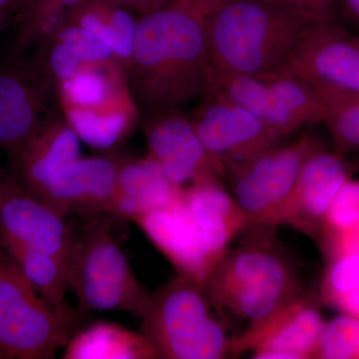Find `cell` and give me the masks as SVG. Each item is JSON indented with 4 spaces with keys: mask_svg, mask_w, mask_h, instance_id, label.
I'll return each instance as SVG.
<instances>
[{
    "mask_svg": "<svg viewBox=\"0 0 359 359\" xmlns=\"http://www.w3.org/2000/svg\"><path fill=\"white\" fill-rule=\"evenodd\" d=\"M125 72L141 116L200 100L214 86L204 14L172 0L141 15Z\"/></svg>",
    "mask_w": 359,
    "mask_h": 359,
    "instance_id": "6da1fadb",
    "label": "cell"
},
{
    "mask_svg": "<svg viewBox=\"0 0 359 359\" xmlns=\"http://www.w3.org/2000/svg\"><path fill=\"white\" fill-rule=\"evenodd\" d=\"M276 229L250 224L204 287L216 308L249 320V328L262 327L304 295L294 262Z\"/></svg>",
    "mask_w": 359,
    "mask_h": 359,
    "instance_id": "7a4b0ae2",
    "label": "cell"
},
{
    "mask_svg": "<svg viewBox=\"0 0 359 359\" xmlns=\"http://www.w3.org/2000/svg\"><path fill=\"white\" fill-rule=\"evenodd\" d=\"M314 22L266 0H226L205 18L212 70L256 75L282 67Z\"/></svg>",
    "mask_w": 359,
    "mask_h": 359,
    "instance_id": "3957f363",
    "label": "cell"
},
{
    "mask_svg": "<svg viewBox=\"0 0 359 359\" xmlns=\"http://www.w3.org/2000/svg\"><path fill=\"white\" fill-rule=\"evenodd\" d=\"M214 306L204 287L178 276L150 294L141 332L158 358H226L233 339L212 313Z\"/></svg>",
    "mask_w": 359,
    "mask_h": 359,
    "instance_id": "277c9868",
    "label": "cell"
},
{
    "mask_svg": "<svg viewBox=\"0 0 359 359\" xmlns=\"http://www.w3.org/2000/svg\"><path fill=\"white\" fill-rule=\"evenodd\" d=\"M86 314L45 302L0 248V358H54L84 327Z\"/></svg>",
    "mask_w": 359,
    "mask_h": 359,
    "instance_id": "5b68a950",
    "label": "cell"
},
{
    "mask_svg": "<svg viewBox=\"0 0 359 359\" xmlns=\"http://www.w3.org/2000/svg\"><path fill=\"white\" fill-rule=\"evenodd\" d=\"M101 217L86 219L68 259L69 287L78 309L118 311L141 318L150 294L133 269L119 241Z\"/></svg>",
    "mask_w": 359,
    "mask_h": 359,
    "instance_id": "8992f818",
    "label": "cell"
},
{
    "mask_svg": "<svg viewBox=\"0 0 359 359\" xmlns=\"http://www.w3.org/2000/svg\"><path fill=\"white\" fill-rule=\"evenodd\" d=\"M212 77L215 88L285 137L325 122L335 108L325 94L287 65L256 75L212 70Z\"/></svg>",
    "mask_w": 359,
    "mask_h": 359,
    "instance_id": "52a82bcc",
    "label": "cell"
},
{
    "mask_svg": "<svg viewBox=\"0 0 359 359\" xmlns=\"http://www.w3.org/2000/svg\"><path fill=\"white\" fill-rule=\"evenodd\" d=\"M323 147L313 135L304 133L294 141L283 142L254 159L224 170L229 191L250 224L278 228V217L306 160Z\"/></svg>",
    "mask_w": 359,
    "mask_h": 359,
    "instance_id": "ba28073f",
    "label": "cell"
},
{
    "mask_svg": "<svg viewBox=\"0 0 359 359\" xmlns=\"http://www.w3.org/2000/svg\"><path fill=\"white\" fill-rule=\"evenodd\" d=\"M189 114L224 177L226 168L254 159L287 138L214 86Z\"/></svg>",
    "mask_w": 359,
    "mask_h": 359,
    "instance_id": "9c48e42d",
    "label": "cell"
},
{
    "mask_svg": "<svg viewBox=\"0 0 359 359\" xmlns=\"http://www.w3.org/2000/svg\"><path fill=\"white\" fill-rule=\"evenodd\" d=\"M285 65L325 94L335 108L359 99V35L337 20L314 22Z\"/></svg>",
    "mask_w": 359,
    "mask_h": 359,
    "instance_id": "30bf717a",
    "label": "cell"
},
{
    "mask_svg": "<svg viewBox=\"0 0 359 359\" xmlns=\"http://www.w3.org/2000/svg\"><path fill=\"white\" fill-rule=\"evenodd\" d=\"M148 157L182 189L212 179L224 172L212 159L184 109L156 111L141 116Z\"/></svg>",
    "mask_w": 359,
    "mask_h": 359,
    "instance_id": "8fae6325",
    "label": "cell"
},
{
    "mask_svg": "<svg viewBox=\"0 0 359 359\" xmlns=\"http://www.w3.org/2000/svg\"><path fill=\"white\" fill-rule=\"evenodd\" d=\"M75 233L66 217L26 191L14 177L0 179V240L68 262Z\"/></svg>",
    "mask_w": 359,
    "mask_h": 359,
    "instance_id": "7c38bea8",
    "label": "cell"
},
{
    "mask_svg": "<svg viewBox=\"0 0 359 359\" xmlns=\"http://www.w3.org/2000/svg\"><path fill=\"white\" fill-rule=\"evenodd\" d=\"M56 94L29 59L8 58L0 65V148L8 158L52 109Z\"/></svg>",
    "mask_w": 359,
    "mask_h": 359,
    "instance_id": "4fadbf2b",
    "label": "cell"
},
{
    "mask_svg": "<svg viewBox=\"0 0 359 359\" xmlns=\"http://www.w3.org/2000/svg\"><path fill=\"white\" fill-rule=\"evenodd\" d=\"M356 169L337 151L318 149L309 156L294 190L278 219V226H287L320 242L323 222L341 187Z\"/></svg>",
    "mask_w": 359,
    "mask_h": 359,
    "instance_id": "5bb4252c",
    "label": "cell"
},
{
    "mask_svg": "<svg viewBox=\"0 0 359 359\" xmlns=\"http://www.w3.org/2000/svg\"><path fill=\"white\" fill-rule=\"evenodd\" d=\"M120 160L119 155L80 156L54 175L37 197L65 217L108 215Z\"/></svg>",
    "mask_w": 359,
    "mask_h": 359,
    "instance_id": "9a60e30c",
    "label": "cell"
},
{
    "mask_svg": "<svg viewBox=\"0 0 359 359\" xmlns=\"http://www.w3.org/2000/svg\"><path fill=\"white\" fill-rule=\"evenodd\" d=\"M325 320L313 299L302 297L262 327L231 341V354L252 351L257 359L313 358Z\"/></svg>",
    "mask_w": 359,
    "mask_h": 359,
    "instance_id": "2e32d148",
    "label": "cell"
},
{
    "mask_svg": "<svg viewBox=\"0 0 359 359\" xmlns=\"http://www.w3.org/2000/svg\"><path fill=\"white\" fill-rule=\"evenodd\" d=\"M134 223L171 262L179 276L205 287L219 262L191 218L183 197L170 207L139 217Z\"/></svg>",
    "mask_w": 359,
    "mask_h": 359,
    "instance_id": "e0dca14e",
    "label": "cell"
},
{
    "mask_svg": "<svg viewBox=\"0 0 359 359\" xmlns=\"http://www.w3.org/2000/svg\"><path fill=\"white\" fill-rule=\"evenodd\" d=\"M80 156L81 140L61 110L52 108L9 160L16 181L37 197L54 175Z\"/></svg>",
    "mask_w": 359,
    "mask_h": 359,
    "instance_id": "ac0fdd59",
    "label": "cell"
},
{
    "mask_svg": "<svg viewBox=\"0 0 359 359\" xmlns=\"http://www.w3.org/2000/svg\"><path fill=\"white\" fill-rule=\"evenodd\" d=\"M185 189L175 185L151 158L121 156L109 216L134 222L182 199Z\"/></svg>",
    "mask_w": 359,
    "mask_h": 359,
    "instance_id": "d6986e66",
    "label": "cell"
},
{
    "mask_svg": "<svg viewBox=\"0 0 359 359\" xmlns=\"http://www.w3.org/2000/svg\"><path fill=\"white\" fill-rule=\"evenodd\" d=\"M183 202L212 256L221 263L236 238L250 224L223 179L201 182L184 190Z\"/></svg>",
    "mask_w": 359,
    "mask_h": 359,
    "instance_id": "ffe728a7",
    "label": "cell"
},
{
    "mask_svg": "<svg viewBox=\"0 0 359 359\" xmlns=\"http://www.w3.org/2000/svg\"><path fill=\"white\" fill-rule=\"evenodd\" d=\"M80 140L95 150L110 152L141 122V113L131 92L95 108H60Z\"/></svg>",
    "mask_w": 359,
    "mask_h": 359,
    "instance_id": "44dd1931",
    "label": "cell"
},
{
    "mask_svg": "<svg viewBox=\"0 0 359 359\" xmlns=\"http://www.w3.org/2000/svg\"><path fill=\"white\" fill-rule=\"evenodd\" d=\"M63 358L156 359L158 355L142 332L111 321H96L73 335Z\"/></svg>",
    "mask_w": 359,
    "mask_h": 359,
    "instance_id": "7402d4cb",
    "label": "cell"
},
{
    "mask_svg": "<svg viewBox=\"0 0 359 359\" xmlns=\"http://www.w3.org/2000/svg\"><path fill=\"white\" fill-rule=\"evenodd\" d=\"M130 91L126 72L115 59L84 62L75 74L58 85L59 108L89 109Z\"/></svg>",
    "mask_w": 359,
    "mask_h": 359,
    "instance_id": "603a6c76",
    "label": "cell"
},
{
    "mask_svg": "<svg viewBox=\"0 0 359 359\" xmlns=\"http://www.w3.org/2000/svg\"><path fill=\"white\" fill-rule=\"evenodd\" d=\"M67 20L95 35L126 67L133 51L138 18L109 0H81L71 9Z\"/></svg>",
    "mask_w": 359,
    "mask_h": 359,
    "instance_id": "cb8c5ba5",
    "label": "cell"
},
{
    "mask_svg": "<svg viewBox=\"0 0 359 359\" xmlns=\"http://www.w3.org/2000/svg\"><path fill=\"white\" fill-rule=\"evenodd\" d=\"M0 248L13 259L45 302L54 308L68 306V262L14 241L0 240Z\"/></svg>",
    "mask_w": 359,
    "mask_h": 359,
    "instance_id": "d4e9b609",
    "label": "cell"
},
{
    "mask_svg": "<svg viewBox=\"0 0 359 359\" xmlns=\"http://www.w3.org/2000/svg\"><path fill=\"white\" fill-rule=\"evenodd\" d=\"M81 0H26L18 13V28L9 58L25 57L32 47H39L67 20Z\"/></svg>",
    "mask_w": 359,
    "mask_h": 359,
    "instance_id": "484cf974",
    "label": "cell"
},
{
    "mask_svg": "<svg viewBox=\"0 0 359 359\" xmlns=\"http://www.w3.org/2000/svg\"><path fill=\"white\" fill-rule=\"evenodd\" d=\"M320 301L359 318V250L330 259L321 283Z\"/></svg>",
    "mask_w": 359,
    "mask_h": 359,
    "instance_id": "4316f807",
    "label": "cell"
},
{
    "mask_svg": "<svg viewBox=\"0 0 359 359\" xmlns=\"http://www.w3.org/2000/svg\"><path fill=\"white\" fill-rule=\"evenodd\" d=\"M313 358H359V318L342 313L325 321Z\"/></svg>",
    "mask_w": 359,
    "mask_h": 359,
    "instance_id": "83f0119b",
    "label": "cell"
},
{
    "mask_svg": "<svg viewBox=\"0 0 359 359\" xmlns=\"http://www.w3.org/2000/svg\"><path fill=\"white\" fill-rule=\"evenodd\" d=\"M28 59L56 91L58 85L75 74L84 63L69 44L54 34L40 45L34 56Z\"/></svg>",
    "mask_w": 359,
    "mask_h": 359,
    "instance_id": "f1b7e54d",
    "label": "cell"
},
{
    "mask_svg": "<svg viewBox=\"0 0 359 359\" xmlns=\"http://www.w3.org/2000/svg\"><path fill=\"white\" fill-rule=\"evenodd\" d=\"M359 229V180L351 178L335 196L323 222L320 245Z\"/></svg>",
    "mask_w": 359,
    "mask_h": 359,
    "instance_id": "f546056e",
    "label": "cell"
},
{
    "mask_svg": "<svg viewBox=\"0 0 359 359\" xmlns=\"http://www.w3.org/2000/svg\"><path fill=\"white\" fill-rule=\"evenodd\" d=\"M337 152L359 151V99L337 106L325 122Z\"/></svg>",
    "mask_w": 359,
    "mask_h": 359,
    "instance_id": "4dcf8cb0",
    "label": "cell"
},
{
    "mask_svg": "<svg viewBox=\"0 0 359 359\" xmlns=\"http://www.w3.org/2000/svg\"><path fill=\"white\" fill-rule=\"evenodd\" d=\"M52 34L69 44L83 62L115 59L110 49L95 35L69 20L61 23Z\"/></svg>",
    "mask_w": 359,
    "mask_h": 359,
    "instance_id": "1f68e13d",
    "label": "cell"
},
{
    "mask_svg": "<svg viewBox=\"0 0 359 359\" xmlns=\"http://www.w3.org/2000/svg\"><path fill=\"white\" fill-rule=\"evenodd\" d=\"M316 21L337 20L339 0H266Z\"/></svg>",
    "mask_w": 359,
    "mask_h": 359,
    "instance_id": "d6a6232c",
    "label": "cell"
},
{
    "mask_svg": "<svg viewBox=\"0 0 359 359\" xmlns=\"http://www.w3.org/2000/svg\"><path fill=\"white\" fill-rule=\"evenodd\" d=\"M123 8L140 15L152 13L166 6L172 0H109Z\"/></svg>",
    "mask_w": 359,
    "mask_h": 359,
    "instance_id": "836d02e7",
    "label": "cell"
},
{
    "mask_svg": "<svg viewBox=\"0 0 359 359\" xmlns=\"http://www.w3.org/2000/svg\"><path fill=\"white\" fill-rule=\"evenodd\" d=\"M339 11L359 28V0H339Z\"/></svg>",
    "mask_w": 359,
    "mask_h": 359,
    "instance_id": "e575fe53",
    "label": "cell"
},
{
    "mask_svg": "<svg viewBox=\"0 0 359 359\" xmlns=\"http://www.w3.org/2000/svg\"><path fill=\"white\" fill-rule=\"evenodd\" d=\"M186 1L192 4L207 18L208 15L218 9L222 4H224L226 0H186Z\"/></svg>",
    "mask_w": 359,
    "mask_h": 359,
    "instance_id": "d590c367",
    "label": "cell"
},
{
    "mask_svg": "<svg viewBox=\"0 0 359 359\" xmlns=\"http://www.w3.org/2000/svg\"><path fill=\"white\" fill-rule=\"evenodd\" d=\"M26 0H0V13H8L9 11H20Z\"/></svg>",
    "mask_w": 359,
    "mask_h": 359,
    "instance_id": "8d00e7d4",
    "label": "cell"
},
{
    "mask_svg": "<svg viewBox=\"0 0 359 359\" xmlns=\"http://www.w3.org/2000/svg\"><path fill=\"white\" fill-rule=\"evenodd\" d=\"M8 15L7 13H0V33L4 32V27L6 26Z\"/></svg>",
    "mask_w": 359,
    "mask_h": 359,
    "instance_id": "74e56055",
    "label": "cell"
},
{
    "mask_svg": "<svg viewBox=\"0 0 359 359\" xmlns=\"http://www.w3.org/2000/svg\"><path fill=\"white\" fill-rule=\"evenodd\" d=\"M353 164L355 166L356 172H359V157L356 161H354Z\"/></svg>",
    "mask_w": 359,
    "mask_h": 359,
    "instance_id": "f35d334b",
    "label": "cell"
}]
</instances>
